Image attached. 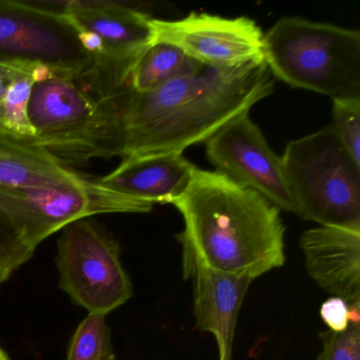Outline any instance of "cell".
I'll use <instances>...</instances> for the list:
<instances>
[{
  "label": "cell",
  "mask_w": 360,
  "mask_h": 360,
  "mask_svg": "<svg viewBox=\"0 0 360 360\" xmlns=\"http://www.w3.org/2000/svg\"><path fill=\"white\" fill-rule=\"evenodd\" d=\"M37 68L31 67L15 66V65L1 64L0 63V101L12 83L22 75L33 72Z\"/></svg>",
  "instance_id": "23"
},
{
  "label": "cell",
  "mask_w": 360,
  "mask_h": 360,
  "mask_svg": "<svg viewBox=\"0 0 360 360\" xmlns=\"http://www.w3.org/2000/svg\"><path fill=\"white\" fill-rule=\"evenodd\" d=\"M333 119L339 143L360 167V98L333 100Z\"/></svg>",
  "instance_id": "19"
},
{
  "label": "cell",
  "mask_w": 360,
  "mask_h": 360,
  "mask_svg": "<svg viewBox=\"0 0 360 360\" xmlns=\"http://www.w3.org/2000/svg\"><path fill=\"white\" fill-rule=\"evenodd\" d=\"M271 75L292 88L335 98H360V32L283 18L263 37Z\"/></svg>",
  "instance_id": "3"
},
{
  "label": "cell",
  "mask_w": 360,
  "mask_h": 360,
  "mask_svg": "<svg viewBox=\"0 0 360 360\" xmlns=\"http://www.w3.org/2000/svg\"><path fill=\"white\" fill-rule=\"evenodd\" d=\"M172 205L184 220L176 236L183 267L200 264L255 280L285 263L280 210L224 174L195 168L186 191Z\"/></svg>",
  "instance_id": "2"
},
{
  "label": "cell",
  "mask_w": 360,
  "mask_h": 360,
  "mask_svg": "<svg viewBox=\"0 0 360 360\" xmlns=\"http://www.w3.org/2000/svg\"><path fill=\"white\" fill-rule=\"evenodd\" d=\"M320 316L330 330L343 332L351 320H360V305H349L339 297H330L322 303Z\"/></svg>",
  "instance_id": "22"
},
{
  "label": "cell",
  "mask_w": 360,
  "mask_h": 360,
  "mask_svg": "<svg viewBox=\"0 0 360 360\" xmlns=\"http://www.w3.org/2000/svg\"><path fill=\"white\" fill-rule=\"evenodd\" d=\"M153 207L90 176L58 188H0V212L34 250L75 221L96 214H146Z\"/></svg>",
  "instance_id": "7"
},
{
  "label": "cell",
  "mask_w": 360,
  "mask_h": 360,
  "mask_svg": "<svg viewBox=\"0 0 360 360\" xmlns=\"http://www.w3.org/2000/svg\"><path fill=\"white\" fill-rule=\"evenodd\" d=\"M322 351L317 360H360V320H351L347 330L320 334Z\"/></svg>",
  "instance_id": "21"
},
{
  "label": "cell",
  "mask_w": 360,
  "mask_h": 360,
  "mask_svg": "<svg viewBox=\"0 0 360 360\" xmlns=\"http://www.w3.org/2000/svg\"><path fill=\"white\" fill-rule=\"evenodd\" d=\"M274 89L264 60L233 69L201 65L149 91L124 86L105 98L112 158L183 153L250 112Z\"/></svg>",
  "instance_id": "1"
},
{
  "label": "cell",
  "mask_w": 360,
  "mask_h": 360,
  "mask_svg": "<svg viewBox=\"0 0 360 360\" xmlns=\"http://www.w3.org/2000/svg\"><path fill=\"white\" fill-rule=\"evenodd\" d=\"M66 360H117L106 315L88 313L75 330Z\"/></svg>",
  "instance_id": "18"
},
{
  "label": "cell",
  "mask_w": 360,
  "mask_h": 360,
  "mask_svg": "<svg viewBox=\"0 0 360 360\" xmlns=\"http://www.w3.org/2000/svg\"><path fill=\"white\" fill-rule=\"evenodd\" d=\"M195 166L183 153L122 160L103 184L134 199L174 204L186 191Z\"/></svg>",
  "instance_id": "14"
},
{
  "label": "cell",
  "mask_w": 360,
  "mask_h": 360,
  "mask_svg": "<svg viewBox=\"0 0 360 360\" xmlns=\"http://www.w3.org/2000/svg\"><path fill=\"white\" fill-rule=\"evenodd\" d=\"M34 252V248L24 241L9 219L0 212V283L7 281Z\"/></svg>",
  "instance_id": "20"
},
{
  "label": "cell",
  "mask_w": 360,
  "mask_h": 360,
  "mask_svg": "<svg viewBox=\"0 0 360 360\" xmlns=\"http://www.w3.org/2000/svg\"><path fill=\"white\" fill-rule=\"evenodd\" d=\"M205 143L216 172L256 191L278 210L296 214L281 157L271 150L250 112L225 124Z\"/></svg>",
  "instance_id": "11"
},
{
  "label": "cell",
  "mask_w": 360,
  "mask_h": 360,
  "mask_svg": "<svg viewBox=\"0 0 360 360\" xmlns=\"http://www.w3.org/2000/svg\"><path fill=\"white\" fill-rule=\"evenodd\" d=\"M153 45L168 44L212 68L233 69L264 60V33L255 20L193 13L179 20L151 18Z\"/></svg>",
  "instance_id": "10"
},
{
  "label": "cell",
  "mask_w": 360,
  "mask_h": 360,
  "mask_svg": "<svg viewBox=\"0 0 360 360\" xmlns=\"http://www.w3.org/2000/svg\"><path fill=\"white\" fill-rule=\"evenodd\" d=\"M28 113L34 145L65 165L112 158L105 100L77 79L39 68Z\"/></svg>",
  "instance_id": "5"
},
{
  "label": "cell",
  "mask_w": 360,
  "mask_h": 360,
  "mask_svg": "<svg viewBox=\"0 0 360 360\" xmlns=\"http://www.w3.org/2000/svg\"><path fill=\"white\" fill-rule=\"evenodd\" d=\"M200 66L178 48L155 43L136 60L127 85L134 91H149L170 79L195 72Z\"/></svg>",
  "instance_id": "16"
},
{
  "label": "cell",
  "mask_w": 360,
  "mask_h": 360,
  "mask_svg": "<svg viewBox=\"0 0 360 360\" xmlns=\"http://www.w3.org/2000/svg\"><path fill=\"white\" fill-rule=\"evenodd\" d=\"M37 70L39 68L16 79L0 101V132L33 145L37 136L29 119L28 108Z\"/></svg>",
  "instance_id": "17"
},
{
  "label": "cell",
  "mask_w": 360,
  "mask_h": 360,
  "mask_svg": "<svg viewBox=\"0 0 360 360\" xmlns=\"http://www.w3.org/2000/svg\"><path fill=\"white\" fill-rule=\"evenodd\" d=\"M185 279L193 281L195 328L214 335L219 360H233L238 315L254 280L212 271L200 264L183 267Z\"/></svg>",
  "instance_id": "13"
},
{
  "label": "cell",
  "mask_w": 360,
  "mask_h": 360,
  "mask_svg": "<svg viewBox=\"0 0 360 360\" xmlns=\"http://www.w3.org/2000/svg\"><path fill=\"white\" fill-rule=\"evenodd\" d=\"M64 14L79 32L92 35L101 46L100 64L121 85L129 81L136 60L153 45L151 16L124 1H33Z\"/></svg>",
  "instance_id": "9"
},
{
  "label": "cell",
  "mask_w": 360,
  "mask_h": 360,
  "mask_svg": "<svg viewBox=\"0 0 360 360\" xmlns=\"http://www.w3.org/2000/svg\"><path fill=\"white\" fill-rule=\"evenodd\" d=\"M0 63L41 67L85 84L104 75L66 15L22 0H0Z\"/></svg>",
  "instance_id": "6"
},
{
  "label": "cell",
  "mask_w": 360,
  "mask_h": 360,
  "mask_svg": "<svg viewBox=\"0 0 360 360\" xmlns=\"http://www.w3.org/2000/svg\"><path fill=\"white\" fill-rule=\"evenodd\" d=\"M62 231L56 266L63 292L88 313L107 316L125 304L134 288L117 240L89 219L75 221Z\"/></svg>",
  "instance_id": "8"
},
{
  "label": "cell",
  "mask_w": 360,
  "mask_h": 360,
  "mask_svg": "<svg viewBox=\"0 0 360 360\" xmlns=\"http://www.w3.org/2000/svg\"><path fill=\"white\" fill-rule=\"evenodd\" d=\"M281 159L300 218L360 231V167L341 146L332 124L288 143Z\"/></svg>",
  "instance_id": "4"
},
{
  "label": "cell",
  "mask_w": 360,
  "mask_h": 360,
  "mask_svg": "<svg viewBox=\"0 0 360 360\" xmlns=\"http://www.w3.org/2000/svg\"><path fill=\"white\" fill-rule=\"evenodd\" d=\"M0 360H10L9 356L0 347Z\"/></svg>",
  "instance_id": "24"
},
{
  "label": "cell",
  "mask_w": 360,
  "mask_h": 360,
  "mask_svg": "<svg viewBox=\"0 0 360 360\" xmlns=\"http://www.w3.org/2000/svg\"><path fill=\"white\" fill-rule=\"evenodd\" d=\"M86 176L41 147L0 132V188H58Z\"/></svg>",
  "instance_id": "15"
},
{
  "label": "cell",
  "mask_w": 360,
  "mask_h": 360,
  "mask_svg": "<svg viewBox=\"0 0 360 360\" xmlns=\"http://www.w3.org/2000/svg\"><path fill=\"white\" fill-rule=\"evenodd\" d=\"M300 246L307 273L322 290L360 305V231L315 227L302 233Z\"/></svg>",
  "instance_id": "12"
}]
</instances>
